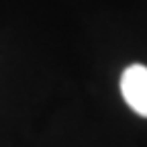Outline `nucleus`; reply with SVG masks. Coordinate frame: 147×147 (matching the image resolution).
I'll return each instance as SVG.
<instances>
[{"label":"nucleus","instance_id":"nucleus-1","mask_svg":"<svg viewBox=\"0 0 147 147\" xmlns=\"http://www.w3.org/2000/svg\"><path fill=\"white\" fill-rule=\"evenodd\" d=\"M121 92L125 102L139 117L147 119V65H129L121 76Z\"/></svg>","mask_w":147,"mask_h":147}]
</instances>
